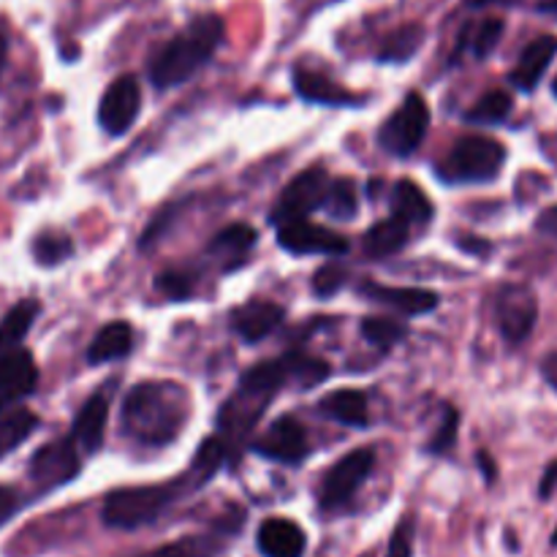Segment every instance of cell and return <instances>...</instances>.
<instances>
[{
  "mask_svg": "<svg viewBox=\"0 0 557 557\" xmlns=\"http://www.w3.org/2000/svg\"><path fill=\"white\" fill-rule=\"evenodd\" d=\"M5 54H9V44H5V38L0 36V74H3V65H5Z\"/></svg>",
  "mask_w": 557,
  "mask_h": 557,
  "instance_id": "45",
  "label": "cell"
},
{
  "mask_svg": "<svg viewBox=\"0 0 557 557\" xmlns=\"http://www.w3.org/2000/svg\"><path fill=\"white\" fill-rule=\"evenodd\" d=\"M131 348H134V330H131L125 321H112V324H107L96 337H92L90 348H87V362H114V359L128 357Z\"/></svg>",
  "mask_w": 557,
  "mask_h": 557,
  "instance_id": "22",
  "label": "cell"
},
{
  "mask_svg": "<svg viewBox=\"0 0 557 557\" xmlns=\"http://www.w3.org/2000/svg\"><path fill=\"white\" fill-rule=\"evenodd\" d=\"M38 313H41V305L36 299H22L3 315V321H0V354L20 348Z\"/></svg>",
  "mask_w": 557,
  "mask_h": 557,
  "instance_id": "25",
  "label": "cell"
},
{
  "mask_svg": "<svg viewBox=\"0 0 557 557\" xmlns=\"http://www.w3.org/2000/svg\"><path fill=\"white\" fill-rule=\"evenodd\" d=\"M359 294L368 297L370 302L389 305V308L400 310L406 315H422L438 308V294L428 292V288H395L379 286V283H362Z\"/></svg>",
  "mask_w": 557,
  "mask_h": 557,
  "instance_id": "18",
  "label": "cell"
},
{
  "mask_svg": "<svg viewBox=\"0 0 557 557\" xmlns=\"http://www.w3.org/2000/svg\"><path fill=\"white\" fill-rule=\"evenodd\" d=\"M462 248H468V250H484V248H487V245L479 243V239H476V243H462Z\"/></svg>",
  "mask_w": 557,
  "mask_h": 557,
  "instance_id": "46",
  "label": "cell"
},
{
  "mask_svg": "<svg viewBox=\"0 0 557 557\" xmlns=\"http://www.w3.org/2000/svg\"><path fill=\"white\" fill-rule=\"evenodd\" d=\"M308 539L302 528L283 517L264 520L259 528V549L264 557H302Z\"/></svg>",
  "mask_w": 557,
  "mask_h": 557,
  "instance_id": "19",
  "label": "cell"
},
{
  "mask_svg": "<svg viewBox=\"0 0 557 557\" xmlns=\"http://www.w3.org/2000/svg\"><path fill=\"white\" fill-rule=\"evenodd\" d=\"M324 210L330 212L332 218H337V221H346V218L357 215L359 199H357V185H354V180L348 177L332 180L324 196Z\"/></svg>",
  "mask_w": 557,
  "mask_h": 557,
  "instance_id": "30",
  "label": "cell"
},
{
  "mask_svg": "<svg viewBox=\"0 0 557 557\" xmlns=\"http://www.w3.org/2000/svg\"><path fill=\"white\" fill-rule=\"evenodd\" d=\"M406 335H408L406 324H400V321H395V319L370 315V319L362 321V337L370 343V346L381 348V351H389V348H395Z\"/></svg>",
  "mask_w": 557,
  "mask_h": 557,
  "instance_id": "31",
  "label": "cell"
},
{
  "mask_svg": "<svg viewBox=\"0 0 557 557\" xmlns=\"http://www.w3.org/2000/svg\"><path fill=\"white\" fill-rule=\"evenodd\" d=\"M504 27L506 22L500 20V16H487L484 22H479L476 27L471 30V38H468V33H462L460 41H468L471 44V54L476 60H484L493 54V49L498 47L500 36H504Z\"/></svg>",
  "mask_w": 557,
  "mask_h": 557,
  "instance_id": "32",
  "label": "cell"
},
{
  "mask_svg": "<svg viewBox=\"0 0 557 557\" xmlns=\"http://www.w3.org/2000/svg\"><path fill=\"white\" fill-rule=\"evenodd\" d=\"M292 79L294 90H297V96H302L305 101L330 103V107H357L359 103V96L348 92L346 87H341L337 82H332L330 76L319 74V71L294 69Z\"/></svg>",
  "mask_w": 557,
  "mask_h": 557,
  "instance_id": "20",
  "label": "cell"
},
{
  "mask_svg": "<svg viewBox=\"0 0 557 557\" xmlns=\"http://www.w3.org/2000/svg\"><path fill=\"white\" fill-rule=\"evenodd\" d=\"M74 253V243H71L69 234L58 232H44L33 239V256L41 267H54L60 261H65Z\"/></svg>",
  "mask_w": 557,
  "mask_h": 557,
  "instance_id": "33",
  "label": "cell"
},
{
  "mask_svg": "<svg viewBox=\"0 0 557 557\" xmlns=\"http://www.w3.org/2000/svg\"><path fill=\"white\" fill-rule=\"evenodd\" d=\"M346 281H348V272L343 270L341 264H326L315 272L313 294L321 299L332 297V294H337L343 286H346Z\"/></svg>",
  "mask_w": 557,
  "mask_h": 557,
  "instance_id": "36",
  "label": "cell"
},
{
  "mask_svg": "<svg viewBox=\"0 0 557 557\" xmlns=\"http://www.w3.org/2000/svg\"><path fill=\"white\" fill-rule=\"evenodd\" d=\"M557 54V38L555 36H539L522 49L520 60H517L515 71H511V85L522 92H531L536 90L542 76L547 74L549 63Z\"/></svg>",
  "mask_w": 557,
  "mask_h": 557,
  "instance_id": "17",
  "label": "cell"
},
{
  "mask_svg": "<svg viewBox=\"0 0 557 557\" xmlns=\"http://www.w3.org/2000/svg\"><path fill=\"white\" fill-rule=\"evenodd\" d=\"M555 487H557V462H553V466L547 468V473H544L542 487H539V495H542V498H549Z\"/></svg>",
  "mask_w": 557,
  "mask_h": 557,
  "instance_id": "42",
  "label": "cell"
},
{
  "mask_svg": "<svg viewBox=\"0 0 557 557\" xmlns=\"http://www.w3.org/2000/svg\"><path fill=\"white\" fill-rule=\"evenodd\" d=\"M553 547H557V531H555V536H553Z\"/></svg>",
  "mask_w": 557,
  "mask_h": 557,
  "instance_id": "49",
  "label": "cell"
},
{
  "mask_svg": "<svg viewBox=\"0 0 557 557\" xmlns=\"http://www.w3.org/2000/svg\"><path fill=\"white\" fill-rule=\"evenodd\" d=\"M411 223L403 221V218L392 215L386 221H379L375 226L368 228L364 234V256L370 259H386V256H395L397 250L406 248L408 237H411Z\"/></svg>",
  "mask_w": 557,
  "mask_h": 557,
  "instance_id": "21",
  "label": "cell"
},
{
  "mask_svg": "<svg viewBox=\"0 0 557 557\" xmlns=\"http://www.w3.org/2000/svg\"><path fill=\"white\" fill-rule=\"evenodd\" d=\"M156 286H158V292L166 294L169 299L190 297V275H185V272H177V270L161 272L156 281Z\"/></svg>",
  "mask_w": 557,
  "mask_h": 557,
  "instance_id": "37",
  "label": "cell"
},
{
  "mask_svg": "<svg viewBox=\"0 0 557 557\" xmlns=\"http://www.w3.org/2000/svg\"><path fill=\"white\" fill-rule=\"evenodd\" d=\"M20 506H22L20 493H16L14 487H9V484H0V528H3L16 511H20Z\"/></svg>",
  "mask_w": 557,
  "mask_h": 557,
  "instance_id": "39",
  "label": "cell"
},
{
  "mask_svg": "<svg viewBox=\"0 0 557 557\" xmlns=\"http://www.w3.org/2000/svg\"><path fill=\"white\" fill-rule=\"evenodd\" d=\"M511 96L506 90H487L471 109L466 112V123L473 125H500L511 114Z\"/></svg>",
  "mask_w": 557,
  "mask_h": 557,
  "instance_id": "29",
  "label": "cell"
},
{
  "mask_svg": "<svg viewBox=\"0 0 557 557\" xmlns=\"http://www.w3.org/2000/svg\"><path fill=\"white\" fill-rule=\"evenodd\" d=\"M256 237H259V234H256V228L250 226V223H232V226L221 228V232L212 237L210 253L218 256V259L234 261L253 248Z\"/></svg>",
  "mask_w": 557,
  "mask_h": 557,
  "instance_id": "28",
  "label": "cell"
},
{
  "mask_svg": "<svg viewBox=\"0 0 557 557\" xmlns=\"http://www.w3.org/2000/svg\"><path fill=\"white\" fill-rule=\"evenodd\" d=\"M319 408L321 413L335 419L337 424H346V428H368L370 424L368 400H364L362 392L357 389L330 392V395L319 403Z\"/></svg>",
  "mask_w": 557,
  "mask_h": 557,
  "instance_id": "23",
  "label": "cell"
},
{
  "mask_svg": "<svg viewBox=\"0 0 557 557\" xmlns=\"http://www.w3.org/2000/svg\"><path fill=\"white\" fill-rule=\"evenodd\" d=\"M506 163V147L490 136H460L438 163L446 183H490Z\"/></svg>",
  "mask_w": 557,
  "mask_h": 557,
  "instance_id": "4",
  "label": "cell"
},
{
  "mask_svg": "<svg viewBox=\"0 0 557 557\" xmlns=\"http://www.w3.org/2000/svg\"><path fill=\"white\" fill-rule=\"evenodd\" d=\"M215 549H212V542L207 539H180V542L166 544V547H158L156 553L147 557H210Z\"/></svg>",
  "mask_w": 557,
  "mask_h": 557,
  "instance_id": "35",
  "label": "cell"
},
{
  "mask_svg": "<svg viewBox=\"0 0 557 557\" xmlns=\"http://www.w3.org/2000/svg\"><path fill=\"white\" fill-rule=\"evenodd\" d=\"M430 128V107L419 92L406 96L395 114L386 117L379 131V145L397 158H408L419 150Z\"/></svg>",
  "mask_w": 557,
  "mask_h": 557,
  "instance_id": "6",
  "label": "cell"
},
{
  "mask_svg": "<svg viewBox=\"0 0 557 557\" xmlns=\"http://www.w3.org/2000/svg\"><path fill=\"white\" fill-rule=\"evenodd\" d=\"M553 92H555V98H557V76H555V82H553Z\"/></svg>",
  "mask_w": 557,
  "mask_h": 557,
  "instance_id": "48",
  "label": "cell"
},
{
  "mask_svg": "<svg viewBox=\"0 0 557 557\" xmlns=\"http://www.w3.org/2000/svg\"><path fill=\"white\" fill-rule=\"evenodd\" d=\"M479 466H482L487 482H495V466H493V460H490L487 451H479Z\"/></svg>",
  "mask_w": 557,
  "mask_h": 557,
  "instance_id": "43",
  "label": "cell"
},
{
  "mask_svg": "<svg viewBox=\"0 0 557 557\" xmlns=\"http://www.w3.org/2000/svg\"><path fill=\"white\" fill-rule=\"evenodd\" d=\"M107 419H109V395L107 392H96L85 400L79 408L71 428V438L79 446L85 455H96L103 446V435H107Z\"/></svg>",
  "mask_w": 557,
  "mask_h": 557,
  "instance_id": "15",
  "label": "cell"
},
{
  "mask_svg": "<svg viewBox=\"0 0 557 557\" xmlns=\"http://www.w3.org/2000/svg\"><path fill=\"white\" fill-rule=\"evenodd\" d=\"M542 9H544V11H553V14L557 16V0H549V3H544Z\"/></svg>",
  "mask_w": 557,
  "mask_h": 557,
  "instance_id": "47",
  "label": "cell"
},
{
  "mask_svg": "<svg viewBox=\"0 0 557 557\" xmlns=\"http://www.w3.org/2000/svg\"><path fill=\"white\" fill-rule=\"evenodd\" d=\"M141 112V87L134 74L117 76L112 85L107 87L98 107V123L109 136L128 134L131 125L136 123Z\"/></svg>",
  "mask_w": 557,
  "mask_h": 557,
  "instance_id": "9",
  "label": "cell"
},
{
  "mask_svg": "<svg viewBox=\"0 0 557 557\" xmlns=\"http://www.w3.org/2000/svg\"><path fill=\"white\" fill-rule=\"evenodd\" d=\"M498 326L509 343H522L533 332L539 319V302L531 288L504 286L495 299Z\"/></svg>",
  "mask_w": 557,
  "mask_h": 557,
  "instance_id": "11",
  "label": "cell"
},
{
  "mask_svg": "<svg viewBox=\"0 0 557 557\" xmlns=\"http://www.w3.org/2000/svg\"><path fill=\"white\" fill-rule=\"evenodd\" d=\"M174 498H177V484L114 490L103 500V522L117 531H136L147 522H156Z\"/></svg>",
  "mask_w": 557,
  "mask_h": 557,
  "instance_id": "5",
  "label": "cell"
},
{
  "mask_svg": "<svg viewBox=\"0 0 557 557\" xmlns=\"http://www.w3.org/2000/svg\"><path fill=\"white\" fill-rule=\"evenodd\" d=\"M457 428H460V411L451 406H444V419H441L438 433L430 441L428 449L433 451V455H446V451L457 444Z\"/></svg>",
  "mask_w": 557,
  "mask_h": 557,
  "instance_id": "34",
  "label": "cell"
},
{
  "mask_svg": "<svg viewBox=\"0 0 557 557\" xmlns=\"http://www.w3.org/2000/svg\"><path fill=\"white\" fill-rule=\"evenodd\" d=\"M36 428L38 417L33 411H27V408H11V411L5 408V411H0V460L5 455H11L16 446L25 444L36 433Z\"/></svg>",
  "mask_w": 557,
  "mask_h": 557,
  "instance_id": "26",
  "label": "cell"
},
{
  "mask_svg": "<svg viewBox=\"0 0 557 557\" xmlns=\"http://www.w3.org/2000/svg\"><path fill=\"white\" fill-rule=\"evenodd\" d=\"M223 41V20L218 14H201L180 30L161 52L152 58L150 79L158 90L180 87L188 82Z\"/></svg>",
  "mask_w": 557,
  "mask_h": 557,
  "instance_id": "2",
  "label": "cell"
},
{
  "mask_svg": "<svg viewBox=\"0 0 557 557\" xmlns=\"http://www.w3.org/2000/svg\"><path fill=\"white\" fill-rule=\"evenodd\" d=\"M386 557H413V520L406 517V520L397 525L395 536H392L389 549H386Z\"/></svg>",
  "mask_w": 557,
  "mask_h": 557,
  "instance_id": "38",
  "label": "cell"
},
{
  "mask_svg": "<svg viewBox=\"0 0 557 557\" xmlns=\"http://www.w3.org/2000/svg\"><path fill=\"white\" fill-rule=\"evenodd\" d=\"M38 386L36 359L25 348H11L0 354V411L14 408L16 403L30 397Z\"/></svg>",
  "mask_w": 557,
  "mask_h": 557,
  "instance_id": "14",
  "label": "cell"
},
{
  "mask_svg": "<svg viewBox=\"0 0 557 557\" xmlns=\"http://www.w3.org/2000/svg\"><path fill=\"white\" fill-rule=\"evenodd\" d=\"M326 379H330V364H326L324 359L310 357V354L302 351H292L250 368L248 373L243 375V381H239V392H248V395L272 400V395H275L277 389H283L286 384L313 389V386H319L321 381Z\"/></svg>",
  "mask_w": 557,
  "mask_h": 557,
  "instance_id": "3",
  "label": "cell"
},
{
  "mask_svg": "<svg viewBox=\"0 0 557 557\" xmlns=\"http://www.w3.org/2000/svg\"><path fill=\"white\" fill-rule=\"evenodd\" d=\"M542 373H544V379H547V384L557 392V351L549 354V357H544Z\"/></svg>",
  "mask_w": 557,
  "mask_h": 557,
  "instance_id": "41",
  "label": "cell"
},
{
  "mask_svg": "<svg viewBox=\"0 0 557 557\" xmlns=\"http://www.w3.org/2000/svg\"><path fill=\"white\" fill-rule=\"evenodd\" d=\"M375 462H379V457H375V449H370V446H364V449H354L351 455L337 460L335 466L326 471L324 482H321L319 487L321 509L332 511L346 506L348 500L357 495V490L368 482Z\"/></svg>",
  "mask_w": 557,
  "mask_h": 557,
  "instance_id": "7",
  "label": "cell"
},
{
  "mask_svg": "<svg viewBox=\"0 0 557 557\" xmlns=\"http://www.w3.org/2000/svg\"><path fill=\"white\" fill-rule=\"evenodd\" d=\"M190 413L188 392L172 381H145L123 403V428L147 446H163L180 435Z\"/></svg>",
  "mask_w": 557,
  "mask_h": 557,
  "instance_id": "1",
  "label": "cell"
},
{
  "mask_svg": "<svg viewBox=\"0 0 557 557\" xmlns=\"http://www.w3.org/2000/svg\"><path fill=\"white\" fill-rule=\"evenodd\" d=\"M536 228L542 234H553V237H557V205L549 207V210H544L542 215H539Z\"/></svg>",
  "mask_w": 557,
  "mask_h": 557,
  "instance_id": "40",
  "label": "cell"
},
{
  "mask_svg": "<svg viewBox=\"0 0 557 557\" xmlns=\"http://www.w3.org/2000/svg\"><path fill=\"white\" fill-rule=\"evenodd\" d=\"M330 183H332L330 174H326V169L321 166H313L308 169V172L297 174V177L286 185L281 201H277L275 210H272V223L277 226V223L308 218L310 212L324 207V196H326V188H330Z\"/></svg>",
  "mask_w": 557,
  "mask_h": 557,
  "instance_id": "8",
  "label": "cell"
},
{
  "mask_svg": "<svg viewBox=\"0 0 557 557\" xmlns=\"http://www.w3.org/2000/svg\"><path fill=\"white\" fill-rule=\"evenodd\" d=\"M422 44H424L422 25H417V22H413V25H403L384 38V44H381L379 49V60L381 63H406V60H411L413 54L422 49Z\"/></svg>",
  "mask_w": 557,
  "mask_h": 557,
  "instance_id": "27",
  "label": "cell"
},
{
  "mask_svg": "<svg viewBox=\"0 0 557 557\" xmlns=\"http://www.w3.org/2000/svg\"><path fill=\"white\" fill-rule=\"evenodd\" d=\"M392 207H395V215L408 221L411 226H424V223L433 221V205L424 196V190L419 188L411 180H400L392 190Z\"/></svg>",
  "mask_w": 557,
  "mask_h": 557,
  "instance_id": "24",
  "label": "cell"
},
{
  "mask_svg": "<svg viewBox=\"0 0 557 557\" xmlns=\"http://www.w3.org/2000/svg\"><path fill=\"white\" fill-rule=\"evenodd\" d=\"M253 451L272 462L297 466V462H302L310 451L308 430H305L294 417H281L270 424V430H267L259 441H256Z\"/></svg>",
  "mask_w": 557,
  "mask_h": 557,
  "instance_id": "13",
  "label": "cell"
},
{
  "mask_svg": "<svg viewBox=\"0 0 557 557\" xmlns=\"http://www.w3.org/2000/svg\"><path fill=\"white\" fill-rule=\"evenodd\" d=\"M79 446L74 444V438H60L52 444L41 446V449L33 455L30 460V479L38 487H60V484L71 482V479L79 473Z\"/></svg>",
  "mask_w": 557,
  "mask_h": 557,
  "instance_id": "12",
  "label": "cell"
},
{
  "mask_svg": "<svg viewBox=\"0 0 557 557\" xmlns=\"http://www.w3.org/2000/svg\"><path fill=\"white\" fill-rule=\"evenodd\" d=\"M468 3L482 9V5H515V3H520V0H468Z\"/></svg>",
  "mask_w": 557,
  "mask_h": 557,
  "instance_id": "44",
  "label": "cell"
},
{
  "mask_svg": "<svg viewBox=\"0 0 557 557\" xmlns=\"http://www.w3.org/2000/svg\"><path fill=\"white\" fill-rule=\"evenodd\" d=\"M277 245H281L283 250H288V253H297V256L348 253V239L343 237V234L319 226V223L308 221V218L277 223Z\"/></svg>",
  "mask_w": 557,
  "mask_h": 557,
  "instance_id": "10",
  "label": "cell"
},
{
  "mask_svg": "<svg viewBox=\"0 0 557 557\" xmlns=\"http://www.w3.org/2000/svg\"><path fill=\"white\" fill-rule=\"evenodd\" d=\"M283 315L286 313H283L281 305L270 302V299H250L243 308L234 310L232 326L245 343H259L281 326Z\"/></svg>",
  "mask_w": 557,
  "mask_h": 557,
  "instance_id": "16",
  "label": "cell"
}]
</instances>
